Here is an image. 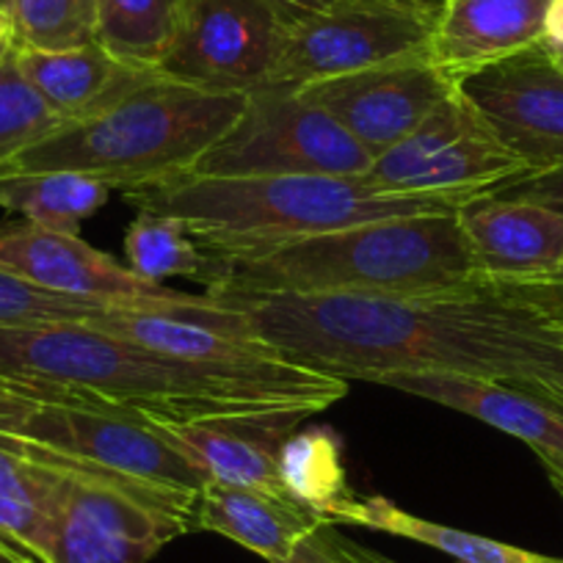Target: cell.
Returning a JSON list of instances; mask_svg holds the SVG:
<instances>
[{
	"mask_svg": "<svg viewBox=\"0 0 563 563\" xmlns=\"http://www.w3.org/2000/svg\"><path fill=\"white\" fill-rule=\"evenodd\" d=\"M437 0H338L290 20L265 86H301L431 56Z\"/></svg>",
	"mask_w": 563,
	"mask_h": 563,
	"instance_id": "8",
	"label": "cell"
},
{
	"mask_svg": "<svg viewBox=\"0 0 563 563\" xmlns=\"http://www.w3.org/2000/svg\"><path fill=\"white\" fill-rule=\"evenodd\" d=\"M274 3H279L282 9H288L294 18H301V14H310V12H321V9L332 7V3H338V0H274Z\"/></svg>",
	"mask_w": 563,
	"mask_h": 563,
	"instance_id": "34",
	"label": "cell"
},
{
	"mask_svg": "<svg viewBox=\"0 0 563 563\" xmlns=\"http://www.w3.org/2000/svg\"><path fill=\"white\" fill-rule=\"evenodd\" d=\"M191 0H97V42L122 62L155 69L175 45Z\"/></svg>",
	"mask_w": 563,
	"mask_h": 563,
	"instance_id": "23",
	"label": "cell"
},
{
	"mask_svg": "<svg viewBox=\"0 0 563 563\" xmlns=\"http://www.w3.org/2000/svg\"><path fill=\"white\" fill-rule=\"evenodd\" d=\"M0 563H51L42 552L29 547L25 541L0 530Z\"/></svg>",
	"mask_w": 563,
	"mask_h": 563,
	"instance_id": "32",
	"label": "cell"
},
{
	"mask_svg": "<svg viewBox=\"0 0 563 563\" xmlns=\"http://www.w3.org/2000/svg\"><path fill=\"white\" fill-rule=\"evenodd\" d=\"M47 462L58 467L45 550L51 563H147L177 536L197 530L199 492Z\"/></svg>",
	"mask_w": 563,
	"mask_h": 563,
	"instance_id": "6",
	"label": "cell"
},
{
	"mask_svg": "<svg viewBox=\"0 0 563 563\" xmlns=\"http://www.w3.org/2000/svg\"><path fill=\"white\" fill-rule=\"evenodd\" d=\"M376 384L486 422L492 429L525 442L536 456L563 453V409L517 384L459 373H389Z\"/></svg>",
	"mask_w": 563,
	"mask_h": 563,
	"instance_id": "14",
	"label": "cell"
},
{
	"mask_svg": "<svg viewBox=\"0 0 563 563\" xmlns=\"http://www.w3.org/2000/svg\"><path fill=\"white\" fill-rule=\"evenodd\" d=\"M0 373L56 384L97 409L166 422L318 415L351 384L282 356L246 365L175 360L86 323L0 327Z\"/></svg>",
	"mask_w": 563,
	"mask_h": 563,
	"instance_id": "2",
	"label": "cell"
},
{
	"mask_svg": "<svg viewBox=\"0 0 563 563\" xmlns=\"http://www.w3.org/2000/svg\"><path fill=\"white\" fill-rule=\"evenodd\" d=\"M14 47V20L7 7H0V58Z\"/></svg>",
	"mask_w": 563,
	"mask_h": 563,
	"instance_id": "35",
	"label": "cell"
},
{
	"mask_svg": "<svg viewBox=\"0 0 563 563\" xmlns=\"http://www.w3.org/2000/svg\"><path fill=\"white\" fill-rule=\"evenodd\" d=\"M332 525H356V528L417 541V544L434 547L437 552H445L456 563H563V558L539 555V552L522 550V547L503 544V541L486 539V536L431 522V519L404 511L393 500L378 495L349 497L332 514Z\"/></svg>",
	"mask_w": 563,
	"mask_h": 563,
	"instance_id": "20",
	"label": "cell"
},
{
	"mask_svg": "<svg viewBox=\"0 0 563 563\" xmlns=\"http://www.w3.org/2000/svg\"><path fill=\"white\" fill-rule=\"evenodd\" d=\"M371 164L360 141L299 89L257 86L246 95L241 117L191 172L210 177H354L365 175Z\"/></svg>",
	"mask_w": 563,
	"mask_h": 563,
	"instance_id": "7",
	"label": "cell"
},
{
	"mask_svg": "<svg viewBox=\"0 0 563 563\" xmlns=\"http://www.w3.org/2000/svg\"><path fill=\"white\" fill-rule=\"evenodd\" d=\"M561 274H563V265H561Z\"/></svg>",
	"mask_w": 563,
	"mask_h": 563,
	"instance_id": "40",
	"label": "cell"
},
{
	"mask_svg": "<svg viewBox=\"0 0 563 563\" xmlns=\"http://www.w3.org/2000/svg\"><path fill=\"white\" fill-rule=\"evenodd\" d=\"M492 191H497L500 197L541 205V208L563 216V164L547 166V169H530L525 175L500 183Z\"/></svg>",
	"mask_w": 563,
	"mask_h": 563,
	"instance_id": "29",
	"label": "cell"
},
{
	"mask_svg": "<svg viewBox=\"0 0 563 563\" xmlns=\"http://www.w3.org/2000/svg\"><path fill=\"white\" fill-rule=\"evenodd\" d=\"M541 464H544L547 475H550L552 486L563 495V453L561 456H539Z\"/></svg>",
	"mask_w": 563,
	"mask_h": 563,
	"instance_id": "36",
	"label": "cell"
},
{
	"mask_svg": "<svg viewBox=\"0 0 563 563\" xmlns=\"http://www.w3.org/2000/svg\"><path fill=\"white\" fill-rule=\"evenodd\" d=\"M14 45L69 51L97 42V0H12Z\"/></svg>",
	"mask_w": 563,
	"mask_h": 563,
	"instance_id": "26",
	"label": "cell"
},
{
	"mask_svg": "<svg viewBox=\"0 0 563 563\" xmlns=\"http://www.w3.org/2000/svg\"><path fill=\"white\" fill-rule=\"evenodd\" d=\"M329 525L318 511L282 492L208 484L199 489L197 530H210L257 552L268 563L294 555L296 547Z\"/></svg>",
	"mask_w": 563,
	"mask_h": 563,
	"instance_id": "17",
	"label": "cell"
},
{
	"mask_svg": "<svg viewBox=\"0 0 563 563\" xmlns=\"http://www.w3.org/2000/svg\"><path fill=\"white\" fill-rule=\"evenodd\" d=\"M456 86L426 56L318 80L301 86L299 95L338 119L371 158H378L409 135Z\"/></svg>",
	"mask_w": 563,
	"mask_h": 563,
	"instance_id": "12",
	"label": "cell"
},
{
	"mask_svg": "<svg viewBox=\"0 0 563 563\" xmlns=\"http://www.w3.org/2000/svg\"><path fill=\"white\" fill-rule=\"evenodd\" d=\"M456 210L398 216L301 238L265 252L210 260L208 296H417L478 274Z\"/></svg>",
	"mask_w": 563,
	"mask_h": 563,
	"instance_id": "4",
	"label": "cell"
},
{
	"mask_svg": "<svg viewBox=\"0 0 563 563\" xmlns=\"http://www.w3.org/2000/svg\"><path fill=\"white\" fill-rule=\"evenodd\" d=\"M279 563H376V555L356 550L354 544H345L338 539L332 525H321L312 536H307L294 555Z\"/></svg>",
	"mask_w": 563,
	"mask_h": 563,
	"instance_id": "30",
	"label": "cell"
},
{
	"mask_svg": "<svg viewBox=\"0 0 563 563\" xmlns=\"http://www.w3.org/2000/svg\"><path fill=\"white\" fill-rule=\"evenodd\" d=\"M254 340L312 371L373 382L459 373L517 384L563 409V274L492 276L417 296H243Z\"/></svg>",
	"mask_w": 563,
	"mask_h": 563,
	"instance_id": "1",
	"label": "cell"
},
{
	"mask_svg": "<svg viewBox=\"0 0 563 563\" xmlns=\"http://www.w3.org/2000/svg\"><path fill=\"white\" fill-rule=\"evenodd\" d=\"M307 417L310 411H268L197 422L150 420V426L197 467L205 481L288 495L276 475V459L285 440L305 426Z\"/></svg>",
	"mask_w": 563,
	"mask_h": 563,
	"instance_id": "13",
	"label": "cell"
},
{
	"mask_svg": "<svg viewBox=\"0 0 563 563\" xmlns=\"http://www.w3.org/2000/svg\"><path fill=\"white\" fill-rule=\"evenodd\" d=\"M475 263L492 276H550L563 265V216L484 191L456 208Z\"/></svg>",
	"mask_w": 563,
	"mask_h": 563,
	"instance_id": "16",
	"label": "cell"
},
{
	"mask_svg": "<svg viewBox=\"0 0 563 563\" xmlns=\"http://www.w3.org/2000/svg\"><path fill=\"white\" fill-rule=\"evenodd\" d=\"M62 398V389H56L53 384L34 382V378H14L3 376L0 373V415L9 409L14 398Z\"/></svg>",
	"mask_w": 563,
	"mask_h": 563,
	"instance_id": "31",
	"label": "cell"
},
{
	"mask_svg": "<svg viewBox=\"0 0 563 563\" xmlns=\"http://www.w3.org/2000/svg\"><path fill=\"white\" fill-rule=\"evenodd\" d=\"M376 563H387V561H382V558H376Z\"/></svg>",
	"mask_w": 563,
	"mask_h": 563,
	"instance_id": "39",
	"label": "cell"
},
{
	"mask_svg": "<svg viewBox=\"0 0 563 563\" xmlns=\"http://www.w3.org/2000/svg\"><path fill=\"white\" fill-rule=\"evenodd\" d=\"M290 20L274 0H191L175 45L155 69L199 89L249 95L268 84Z\"/></svg>",
	"mask_w": 563,
	"mask_h": 563,
	"instance_id": "10",
	"label": "cell"
},
{
	"mask_svg": "<svg viewBox=\"0 0 563 563\" xmlns=\"http://www.w3.org/2000/svg\"><path fill=\"white\" fill-rule=\"evenodd\" d=\"M122 305L42 290L23 276L0 268V327H47V323H97Z\"/></svg>",
	"mask_w": 563,
	"mask_h": 563,
	"instance_id": "28",
	"label": "cell"
},
{
	"mask_svg": "<svg viewBox=\"0 0 563 563\" xmlns=\"http://www.w3.org/2000/svg\"><path fill=\"white\" fill-rule=\"evenodd\" d=\"M246 95L208 91L155 69L91 117L62 122L14 155L3 172H78L111 191L191 172L232 128Z\"/></svg>",
	"mask_w": 563,
	"mask_h": 563,
	"instance_id": "5",
	"label": "cell"
},
{
	"mask_svg": "<svg viewBox=\"0 0 563 563\" xmlns=\"http://www.w3.org/2000/svg\"><path fill=\"white\" fill-rule=\"evenodd\" d=\"M95 329L130 340L155 354L188 362H219V365H246L276 356L263 340L238 338L210 321L177 310H150V307H117L91 323Z\"/></svg>",
	"mask_w": 563,
	"mask_h": 563,
	"instance_id": "19",
	"label": "cell"
},
{
	"mask_svg": "<svg viewBox=\"0 0 563 563\" xmlns=\"http://www.w3.org/2000/svg\"><path fill=\"white\" fill-rule=\"evenodd\" d=\"M20 69L62 122L91 117L133 91L155 69L122 62L100 42L69 51H31L14 45Z\"/></svg>",
	"mask_w": 563,
	"mask_h": 563,
	"instance_id": "18",
	"label": "cell"
},
{
	"mask_svg": "<svg viewBox=\"0 0 563 563\" xmlns=\"http://www.w3.org/2000/svg\"><path fill=\"white\" fill-rule=\"evenodd\" d=\"M56 462L0 442V530L45 555L56 497Z\"/></svg>",
	"mask_w": 563,
	"mask_h": 563,
	"instance_id": "24",
	"label": "cell"
},
{
	"mask_svg": "<svg viewBox=\"0 0 563 563\" xmlns=\"http://www.w3.org/2000/svg\"><path fill=\"white\" fill-rule=\"evenodd\" d=\"M459 89L530 169L563 164V62L547 42L467 75Z\"/></svg>",
	"mask_w": 563,
	"mask_h": 563,
	"instance_id": "11",
	"label": "cell"
},
{
	"mask_svg": "<svg viewBox=\"0 0 563 563\" xmlns=\"http://www.w3.org/2000/svg\"><path fill=\"white\" fill-rule=\"evenodd\" d=\"M552 51H555V47H552ZM558 53V58H561V62H563V47H561V51H555Z\"/></svg>",
	"mask_w": 563,
	"mask_h": 563,
	"instance_id": "38",
	"label": "cell"
},
{
	"mask_svg": "<svg viewBox=\"0 0 563 563\" xmlns=\"http://www.w3.org/2000/svg\"><path fill=\"white\" fill-rule=\"evenodd\" d=\"M544 42L555 51L563 47V0H552L550 12H547V29H544Z\"/></svg>",
	"mask_w": 563,
	"mask_h": 563,
	"instance_id": "33",
	"label": "cell"
},
{
	"mask_svg": "<svg viewBox=\"0 0 563 563\" xmlns=\"http://www.w3.org/2000/svg\"><path fill=\"white\" fill-rule=\"evenodd\" d=\"M0 268L23 276L25 282L51 294L122 307L188 312L238 338H252L246 318L238 307L216 301L208 294L188 296L166 288L161 282L141 279L128 265L73 232L47 230L29 221L0 227Z\"/></svg>",
	"mask_w": 563,
	"mask_h": 563,
	"instance_id": "9",
	"label": "cell"
},
{
	"mask_svg": "<svg viewBox=\"0 0 563 563\" xmlns=\"http://www.w3.org/2000/svg\"><path fill=\"white\" fill-rule=\"evenodd\" d=\"M124 199L147 213L180 219L210 260H224L371 221L448 213L470 197L395 194L367 175L210 177L183 172L130 188Z\"/></svg>",
	"mask_w": 563,
	"mask_h": 563,
	"instance_id": "3",
	"label": "cell"
},
{
	"mask_svg": "<svg viewBox=\"0 0 563 563\" xmlns=\"http://www.w3.org/2000/svg\"><path fill=\"white\" fill-rule=\"evenodd\" d=\"M58 124L62 119L25 80L12 47L0 58V169Z\"/></svg>",
	"mask_w": 563,
	"mask_h": 563,
	"instance_id": "27",
	"label": "cell"
},
{
	"mask_svg": "<svg viewBox=\"0 0 563 563\" xmlns=\"http://www.w3.org/2000/svg\"><path fill=\"white\" fill-rule=\"evenodd\" d=\"M111 188L78 172H3L0 210L23 216L29 224L78 235L111 199Z\"/></svg>",
	"mask_w": 563,
	"mask_h": 563,
	"instance_id": "21",
	"label": "cell"
},
{
	"mask_svg": "<svg viewBox=\"0 0 563 563\" xmlns=\"http://www.w3.org/2000/svg\"><path fill=\"white\" fill-rule=\"evenodd\" d=\"M552 0H442L431 62L459 84L544 42Z\"/></svg>",
	"mask_w": 563,
	"mask_h": 563,
	"instance_id": "15",
	"label": "cell"
},
{
	"mask_svg": "<svg viewBox=\"0 0 563 563\" xmlns=\"http://www.w3.org/2000/svg\"><path fill=\"white\" fill-rule=\"evenodd\" d=\"M282 489L294 500L321 514L332 525V514L354 497L343 462V442L329 426H305L282 445L276 459Z\"/></svg>",
	"mask_w": 563,
	"mask_h": 563,
	"instance_id": "22",
	"label": "cell"
},
{
	"mask_svg": "<svg viewBox=\"0 0 563 563\" xmlns=\"http://www.w3.org/2000/svg\"><path fill=\"white\" fill-rule=\"evenodd\" d=\"M122 249L133 274H139L141 279L161 282V285L172 276L205 279L210 268V257L188 235L180 219L147 213V210H139V216L130 221Z\"/></svg>",
	"mask_w": 563,
	"mask_h": 563,
	"instance_id": "25",
	"label": "cell"
},
{
	"mask_svg": "<svg viewBox=\"0 0 563 563\" xmlns=\"http://www.w3.org/2000/svg\"><path fill=\"white\" fill-rule=\"evenodd\" d=\"M9 3H12V0H0V7H7V9H9Z\"/></svg>",
	"mask_w": 563,
	"mask_h": 563,
	"instance_id": "37",
	"label": "cell"
}]
</instances>
